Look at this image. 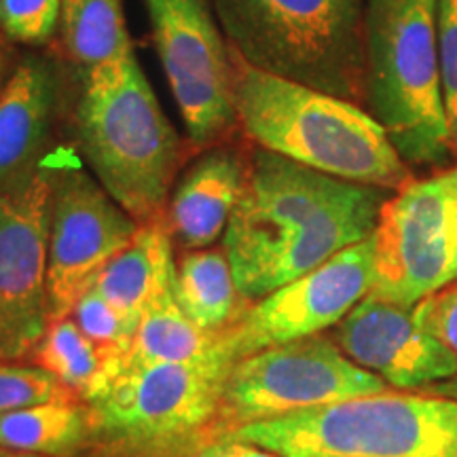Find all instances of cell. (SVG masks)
Returning <instances> with one entry per match:
<instances>
[{"label":"cell","mask_w":457,"mask_h":457,"mask_svg":"<svg viewBox=\"0 0 457 457\" xmlns=\"http://www.w3.org/2000/svg\"><path fill=\"white\" fill-rule=\"evenodd\" d=\"M384 202V188L254 151L222 236L239 293L259 301L370 237Z\"/></svg>","instance_id":"cell-1"},{"label":"cell","mask_w":457,"mask_h":457,"mask_svg":"<svg viewBox=\"0 0 457 457\" xmlns=\"http://www.w3.org/2000/svg\"><path fill=\"white\" fill-rule=\"evenodd\" d=\"M236 121L256 146L356 185L400 188L404 159L356 102L261 71L228 47Z\"/></svg>","instance_id":"cell-2"},{"label":"cell","mask_w":457,"mask_h":457,"mask_svg":"<svg viewBox=\"0 0 457 457\" xmlns=\"http://www.w3.org/2000/svg\"><path fill=\"white\" fill-rule=\"evenodd\" d=\"M79 151L108 195L138 225L165 219L182 140L131 54L85 74Z\"/></svg>","instance_id":"cell-3"},{"label":"cell","mask_w":457,"mask_h":457,"mask_svg":"<svg viewBox=\"0 0 457 457\" xmlns=\"http://www.w3.org/2000/svg\"><path fill=\"white\" fill-rule=\"evenodd\" d=\"M228 47L261 71L356 102L367 94L360 0H214Z\"/></svg>","instance_id":"cell-4"},{"label":"cell","mask_w":457,"mask_h":457,"mask_svg":"<svg viewBox=\"0 0 457 457\" xmlns=\"http://www.w3.org/2000/svg\"><path fill=\"white\" fill-rule=\"evenodd\" d=\"M367 94L400 157L447 163L453 155L438 66V0H369Z\"/></svg>","instance_id":"cell-5"},{"label":"cell","mask_w":457,"mask_h":457,"mask_svg":"<svg viewBox=\"0 0 457 457\" xmlns=\"http://www.w3.org/2000/svg\"><path fill=\"white\" fill-rule=\"evenodd\" d=\"M279 457H457V400L379 392L237 428Z\"/></svg>","instance_id":"cell-6"},{"label":"cell","mask_w":457,"mask_h":457,"mask_svg":"<svg viewBox=\"0 0 457 457\" xmlns=\"http://www.w3.org/2000/svg\"><path fill=\"white\" fill-rule=\"evenodd\" d=\"M231 364L123 369L87 400L91 445L108 457H182L214 441Z\"/></svg>","instance_id":"cell-7"},{"label":"cell","mask_w":457,"mask_h":457,"mask_svg":"<svg viewBox=\"0 0 457 457\" xmlns=\"http://www.w3.org/2000/svg\"><path fill=\"white\" fill-rule=\"evenodd\" d=\"M381 377L352 362L328 337L313 335L245 356L228 369L214 441L237 428L386 392Z\"/></svg>","instance_id":"cell-8"},{"label":"cell","mask_w":457,"mask_h":457,"mask_svg":"<svg viewBox=\"0 0 457 457\" xmlns=\"http://www.w3.org/2000/svg\"><path fill=\"white\" fill-rule=\"evenodd\" d=\"M373 244L375 299L413 307L457 279V165L386 199Z\"/></svg>","instance_id":"cell-9"},{"label":"cell","mask_w":457,"mask_h":457,"mask_svg":"<svg viewBox=\"0 0 457 457\" xmlns=\"http://www.w3.org/2000/svg\"><path fill=\"white\" fill-rule=\"evenodd\" d=\"M54 153L0 193V362L30 358L51 322L47 267Z\"/></svg>","instance_id":"cell-10"},{"label":"cell","mask_w":457,"mask_h":457,"mask_svg":"<svg viewBox=\"0 0 457 457\" xmlns=\"http://www.w3.org/2000/svg\"><path fill=\"white\" fill-rule=\"evenodd\" d=\"M171 96L195 146H210L237 125L228 43L214 0H142Z\"/></svg>","instance_id":"cell-11"},{"label":"cell","mask_w":457,"mask_h":457,"mask_svg":"<svg viewBox=\"0 0 457 457\" xmlns=\"http://www.w3.org/2000/svg\"><path fill=\"white\" fill-rule=\"evenodd\" d=\"M54 165L47 288L51 320H64L140 225L79 163L71 148H57Z\"/></svg>","instance_id":"cell-12"},{"label":"cell","mask_w":457,"mask_h":457,"mask_svg":"<svg viewBox=\"0 0 457 457\" xmlns=\"http://www.w3.org/2000/svg\"><path fill=\"white\" fill-rule=\"evenodd\" d=\"M373 250L370 236L330 256L305 276L250 303L242 318L219 335L222 353L237 362L339 324L370 293Z\"/></svg>","instance_id":"cell-13"},{"label":"cell","mask_w":457,"mask_h":457,"mask_svg":"<svg viewBox=\"0 0 457 457\" xmlns=\"http://www.w3.org/2000/svg\"><path fill=\"white\" fill-rule=\"evenodd\" d=\"M335 339L352 362L400 390H426L457 375V356L428 333L413 307L367 295L341 320Z\"/></svg>","instance_id":"cell-14"},{"label":"cell","mask_w":457,"mask_h":457,"mask_svg":"<svg viewBox=\"0 0 457 457\" xmlns=\"http://www.w3.org/2000/svg\"><path fill=\"white\" fill-rule=\"evenodd\" d=\"M60 79L43 55H26L0 87V193L45 162L54 131Z\"/></svg>","instance_id":"cell-15"},{"label":"cell","mask_w":457,"mask_h":457,"mask_svg":"<svg viewBox=\"0 0 457 457\" xmlns=\"http://www.w3.org/2000/svg\"><path fill=\"white\" fill-rule=\"evenodd\" d=\"M245 179V162L231 148H210L188 165L170 193L165 222L182 248L204 250L225 236Z\"/></svg>","instance_id":"cell-16"},{"label":"cell","mask_w":457,"mask_h":457,"mask_svg":"<svg viewBox=\"0 0 457 457\" xmlns=\"http://www.w3.org/2000/svg\"><path fill=\"white\" fill-rule=\"evenodd\" d=\"M176 267L168 222H148L100 271L91 288L125 316L140 320L153 303L174 293Z\"/></svg>","instance_id":"cell-17"},{"label":"cell","mask_w":457,"mask_h":457,"mask_svg":"<svg viewBox=\"0 0 457 457\" xmlns=\"http://www.w3.org/2000/svg\"><path fill=\"white\" fill-rule=\"evenodd\" d=\"M214 360L233 364L222 353L219 335L205 333L195 327L180 310L174 293H170L142 313L129 350L119 362L114 375L123 369L153 367V364H204Z\"/></svg>","instance_id":"cell-18"},{"label":"cell","mask_w":457,"mask_h":457,"mask_svg":"<svg viewBox=\"0 0 457 457\" xmlns=\"http://www.w3.org/2000/svg\"><path fill=\"white\" fill-rule=\"evenodd\" d=\"M176 303L205 333L220 335L242 318L253 301L239 293L222 248L191 250L176 267Z\"/></svg>","instance_id":"cell-19"},{"label":"cell","mask_w":457,"mask_h":457,"mask_svg":"<svg viewBox=\"0 0 457 457\" xmlns=\"http://www.w3.org/2000/svg\"><path fill=\"white\" fill-rule=\"evenodd\" d=\"M91 445L85 400H60L0 415V449L38 457H74Z\"/></svg>","instance_id":"cell-20"},{"label":"cell","mask_w":457,"mask_h":457,"mask_svg":"<svg viewBox=\"0 0 457 457\" xmlns=\"http://www.w3.org/2000/svg\"><path fill=\"white\" fill-rule=\"evenodd\" d=\"M60 28L68 55L85 74L134 54L121 0H62Z\"/></svg>","instance_id":"cell-21"},{"label":"cell","mask_w":457,"mask_h":457,"mask_svg":"<svg viewBox=\"0 0 457 457\" xmlns=\"http://www.w3.org/2000/svg\"><path fill=\"white\" fill-rule=\"evenodd\" d=\"M30 360L49 370L85 403L106 384V362L72 318L51 320Z\"/></svg>","instance_id":"cell-22"},{"label":"cell","mask_w":457,"mask_h":457,"mask_svg":"<svg viewBox=\"0 0 457 457\" xmlns=\"http://www.w3.org/2000/svg\"><path fill=\"white\" fill-rule=\"evenodd\" d=\"M71 318L79 324V328L87 335V339L98 347L106 362V381L111 379L128 353L131 339L140 320H134L111 305L98 290L89 288L71 313ZM106 386V384H104Z\"/></svg>","instance_id":"cell-23"},{"label":"cell","mask_w":457,"mask_h":457,"mask_svg":"<svg viewBox=\"0 0 457 457\" xmlns=\"http://www.w3.org/2000/svg\"><path fill=\"white\" fill-rule=\"evenodd\" d=\"M60 400H83L37 364L0 362V415Z\"/></svg>","instance_id":"cell-24"},{"label":"cell","mask_w":457,"mask_h":457,"mask_svg":"<svg viewBox=\"0 0 457 457\" xmlns=\"http://www.w3.org/2000/svg\"><path fill=\"white\" fill-rule=\"evenodd\" d=\"M62 0H0V28L11 41L41 45L60 26Z\"/></svg>","instance_id":"cell-25"},{"label":"cell","mask_w":457,"mask_h":457,"mask_svg":"<svg viewBox=\"0 0 457 457\" xmlns=\"http://www.w3.org/2000/svg\"><path fill=\"white\" fill-rule=\"evenodd\" d=\"M438 66L449 142L457 157V0H438Z\"/></svg>","instance_id":"cell-26"},{"label":"cell","mask_w":457,"mask_h":457,"mask_svg":"<svg viewBox=\"0 0 457 457\" xmlns=\"http://www.w3.org/2000/svg\"><path fill=\"white\" fill-rule=\"evenodd\" d=\"M413 312L428 333L457 356V279L424 296Z\"/></svg>","instance_id":"cell-27"},{"label":"cell","mask_w":457,"mask_h":457,"mask_svg":"<svg viewBox=\"0 0 457 457\" xmlns=\"http://www.w3.org/2000/svg\"><path fill=\"white\" fill-rule=\"evenodd\" d=\"M182 457H279L271 451L256 447L253 443L245 441H237V438L231 436H222L219 441L205 443L202 447H197L191 453L182 455Z\"/></svg>","instance_id":"cell-28"},{"label":"cell","mask_w":457,"mask_h":457,"mask_svg":"<svg viewBox=\"0 0 457 457\" xmlns=\"http://www.w3.org/2000/svg\"><path fill=\"white\" fill-rule=\"evenodd\" d=\"M428 394H436V396H447L457 400V375L449 377L445 381H436V384L426 387Z\"/></svg>","instance_id":"cell-29"},{"label":"cell","mask_w":457,"mask_h":457,"mask_svg":"<svg viewBox=\"0 0 457 457\" xmlns=\"http://www.w3.org/2000/svg\"><path fill=\"white\" fill-rule=\"evenodd\" d=\"M0 457H38V455H30V453H17V451H7V449H0Z\"/></svg>","instance_id":"cell-30"}]
</instances>
